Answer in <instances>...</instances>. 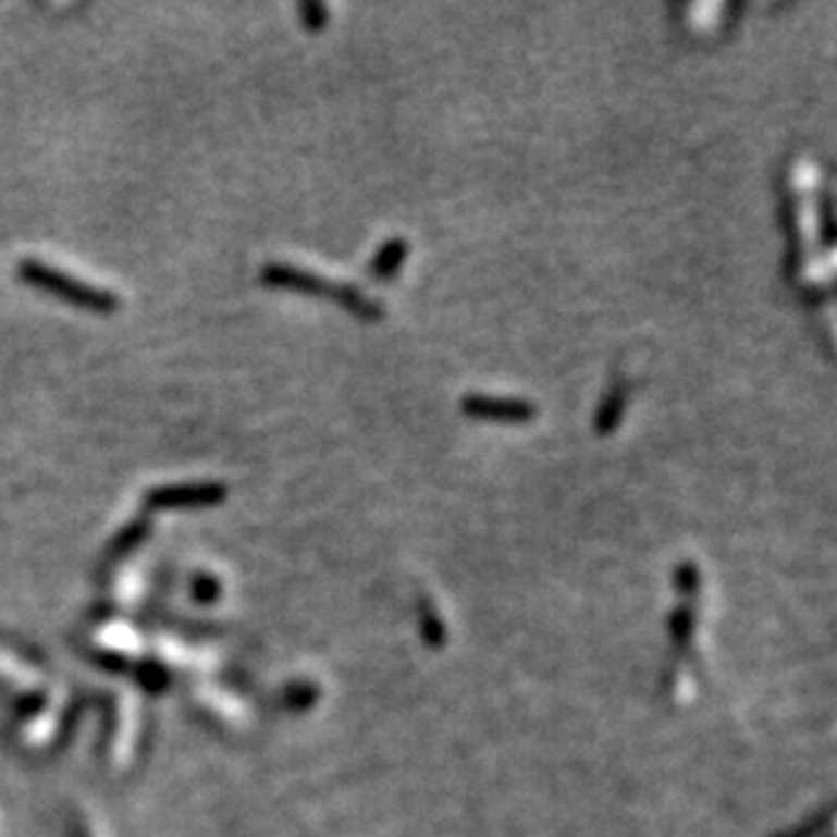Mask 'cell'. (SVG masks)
<instances>
[{"label":"cell","instance_id":"cell-2","mask_svg":"<svg viewBox=\"0 0 837 837\" xmlns=\"http://www.w3.org/2000/svg\"><path fill=\"white\" fill-rule=\"evenodd\" d=\"M225 498V488L220 482H190V485H160L144 496L149 509H182L207 507Z\"/></svg>","mask_w":837,"mask_h":837},{"label":"cell","instance_id":"cell-5","mask_svg":"<svg viewBox=\"0 0 837 837\" xmlns=\"http://www.w3.org/2000/svg\"><path fill=\"white\" fill-rule=\"evenodd\" d=\"M404 253H407V244L402 242H391L387 247H382L380 255H377L374 274H391V271L398 266V260H402Z\"/></svg>","mask_w":837,"mask_h":837},{"label":"cell","instance_id":"cell-3","mask_svg":"<svg viewBox=\"0 0 837 837\" xmlns=\"http://www.w3.org/2000/svg\"><path fill=\"white\" fill-rule=\"evenodd\" d=\"M464 407L469 409V415L475 418H491V420H526L531 418V404L518 402V398H485V396H472L464 402Z\"/></svg>","mask_w":837,"mask_h":837},{"label":"cell","instance_id":"cell-1","mask_svg":"<svg viewBox=\"0 0 837 837\" xmlns=\"http://www.w3.org/2000/svg\"><path fill=\"white\" fill-rule=\"evenodd\" d=\"M20 276L27 285L36 287V291L49 293V296L54 298H63V301L74 304V307L87 309V312L109 315L120 307L118 296H112L109 291L87 285L85 280H76V276L65 274V271L60 269H52V266L41 263V260H22Z\"/></svg>","mask_w":837,"mask_h":837},{"label":"cell","instance_id":"cell-4","mask_svg":"<svg viewBox=\"0 0 837 837\" xmlns=\"http://www.w3.org/2000/svg\"><path fill=\"white\" fill-rule=\"evenodd\" d=\"M147 531H149V520H136V524L127 526V529L118 537V542H114L112 547L114 556H125V553H131L133 547L147 537Z\"/></svg>","mask_w":837,"mask_h":837}]
</instances>
